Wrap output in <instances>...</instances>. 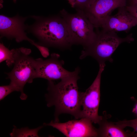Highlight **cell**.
Here are the masks:
<instances>
[{"label":"cell","instance_id":"obj_1","mask_svg":"<svg viewBox=\"0 0 137 137\" xmlns=\"http://www.w3.org/2000/svg\"><path fill=\"white\" fill-rule=\"evenodd\" d=\"M80 71L77 67L71 74L56 84L53 81H48L45 97L47 106L55 107L54 121L59 122V116L62 114H69L76 119L81 118L80 92L77 85Z\"/></svg>","mask_w":137,"mask_h":137},{"label":"cell","instance_id":"obj_2","mask_svg":"<svg viewBox=\"0 0 137 137\" xmlns=\"http://www.w3.org/2000/svg\"><path fill=\"white\" fill-rule=\"evenodd\" d=\"M33 31L39 44L46 47L66 50L73 45L67 25L61 16L41 19L34 27Z\"/></svg>","mask_w":137,"mask_h":137},{"label":"cell","instance_id":"obj_3","mask_svg":"<svg viewBox=\"0 0 137 137\" xmlns=\"http://www.w3.org/2000/svg\"><path fill=\"white\" fill-rule=\"evenodd\" d=\"M96 33V38L92 44L82 51L80 59L90 56L95 59L99 64L105 63L107 61L112 62L113 61L112 56L118 47L122 43H129L133 40L131 35L121 38L116 32L103 30Z\"/></svg>","mask_w":137,"mask_h":137},{"label":"cell","instance_id":"obj_4","mask_svg":"<svg viewBox=\"0 0 137 137\" xmlns=\"http://www.w3.org/2000/svg\"><path fill=\"white\" fill-rule=\"evenodd\" d=\"M14 49V66L7 73V78L21 92V99L25 100L27 96L24 92V86L27 83H32L35 78V59L29 56L31 52L30 49L21 47Z\"/></svg>","mask_w":137,"mask_h":137},{"label":"cell","instance_id":"obj_5","mask_svg":"<svg viewBox=\"0 0 137 137\" xmlns=\"http://www.w3.org/2000/svg\"><path fill=\"white\" fill-rule=\"evenodd\" d=\"M60 13L67 25L73 45H80L84 48L92 44L96 38V32L83 12L77 11L76 13L71 14L63 9Z\"/></svg>","mask_w":137,"mask_h":137},{"label":"cell","instance_id":"obj_6","mask_svg":"<svg viewBox=\"0 0 137 137\" xmlns=\"http://www.w3.org/2000/svg\"><path fill=\"white\" fill-rule=\"evenodd\" d=\"M105 66V63L99 64L98 73L92 84L84 92H80L82 108L81 118H87L93 123L98 124L103 118L98 115V112L101 75Z\"/></svg>","mask_w":137,"mask_h":137},{"label":"cell","instance_id":"obj_7","mask_svg":"<svg viewBox=\"0 0 137 137\" xmlns=\"http://www.w3.org/2000/svg\"><path fill=\"white\" fill-rule=\"evenodd\" d=\"M60 58L59 54L53 53L48 59H35V78L53 81L61 80L71 74L73 71H69L63 67L64 62Z\"/></svg>","mask_w":137,"mask_h":137},{"label":"cell","instance_id":"obj_8","mask_svg":"<svg viewBox=\"0 0 137 137\" xmlns=\"http://www.w3.org/2000/svg\"><path fill=\"white\" fill-rule=\"evenodd\" d=\"M92 123L87 118H81L63 123L52 121L43 125L56 129L66 137H98L97 129L93 126Z\"/></svg>","mask_w":137,"mask_h":137},{"label":"cell","instance_id":"obj_9","mask_svg":"<svg viewBox=\"0 0 137 137\" xmlns=\"http://www.w3.org/2000/svg\"><path fill=\"white\" fill-rule=\"evenodd\" d=\"M127 0H96L84 12L95 28L100 27L104 20L117 8L126 6Z\"/></svg>","mask_w":137,"mask_h":137},{"label":"cell","instance_id":"obj_10","mask_svg":"<svg viewBox=\"0 0 137 137\" xmlns=\"http://www.w3.org/2000/svg\"><path fill=\"white\" fill-rule=\"evenodd\" d=\"M126 6L119 8L117 13L109 15L104 20L100 27L103 30L115 32H128L137 25V20L128 11Z\"/></svg>","mask_w":137,"mask_h":137},{"label":"cell","instance_id":"obj_11","mask_svg":"<svg viewBox=\"0 0 137 137\" xmlns=\"http://www.w3.org/2000/svg\"><path fill=\"white\" fill-rule=\"evenodd\" d=\"M23 20L19 17L10 18L0 15V33L1 37L14 39L17 42L28 41L32 44L34 42L29 38L24 31Z\"/></svg>","mask_w":137,"mask_h":137},{"label":"cell","instance_id":"obj_12","mask_svg":"<svg viewBox=\"0 0 137 137\" xmlns=\"http://www.w3.org/2000/svg\"><path fill=\"white\" fill-rule=\"evenodd\" d=\"M98 125V137H128L133 136L135 134L134 131L130 133L125 132L120 125L115 123L109 122L103 118Z\"/></svg>","mask_w":137,"mask_h":137},{"label":"cell","instance_id":"obj_13","mask_svg":"<svg viewBox=\"0 0 137 137\" xmlns=\"http://www.w3.org/2000/svg\"><path fill=\"white\" fill-rule=\"evenodd\" d=\"M43 127L40 126L33 129H30L27 127L18 129L14 126L10 135L11 137H39L38 132Z\"/></svg>","mask_w":137,"mask_h":137},{"label":"cell","instance_id":"obj_14","mask_svg":"<svg viewBox=\"0 0 137 137\" xmlns=\"http://www.w3.org/2000/svg\"><path fill=\"white\" fill-rule=\"evenodd\" d=\"M5 61L7 65L10 66L14 61V49L9 50L2 43L0 44V63Z\"/></svg>","mask_w":137,"mask_h":137},{"label":"cell","instance_id":"obj_15","mask_svg":"<svg viewBox=\"0 0 137 137\" xmlns=\"http://www.w3.org/2000/svg\"><path fill=\"white\" fill-rule=\"evenodd\" d=\"M96 0H74V8L77 11L84 12L89 8Z\"/></svg>","mask_w":137,"mask_h":137},{"label":"cell","instance_id":"obj_16","mask_svg":"<svg viewBox=\"0 0 137 137\" xmlns=\"http://www.w3.org/2000/svg\"><path fill=\"white\" fill-rule=\"evenodd\" d=\"M18 91L17 88L11 83L0 87V100L3 99L8 95L14 91Z\"/></svg>","mask_w":137,"mask_h":137},{"label":"cell","instance_id":"obj_17","mask_svg":"<svg viewBox=\"0 0 137 137\" xmlns=\"http://www.w3.org/2000/svg\"><path fill=\"white\" fill-rule=\"evenodd\" d=\"M32 44L38 48L43 57L46 58L49 56V50L47 47L41 45L35 42Z\"/></svg>","mask_w":137,"mask_h":137},{"label":"cell","instance_id":"obj_18","mask_svg":"<svg viewBox=\"0 0 137 137\" xmlns=\"http://www.w3.org/2000/svg\"><path fill=\"white\" fill-rule=\"evenodd\" d=\"M126 7L128 11L137 20V6L128 5Z\"/></svg>","mask_w":137,"mask_h":137},{"label":"cell","instance_id":"obj_19","mask_svg":"<svg viewBox=\"0 0 137 137\" xmlns=\"http://www.w3.org/2000/svg\"><path fill=\"white\" fill-rule=\"evenodd\" d=\"M130 4L129 5L137 6V0H129Z\"/></svg>","mask_w":137,"mask_h":137},{"label":"cell","instance_id":"obj_20","mask_svg":"<svg viewBox=\"0 0 137 137\" xmlns=\"http://www.w3.org/2000/svg\"><path fill=\"white\" fill-rule=\"evenodd\" d=\"M67 1L71 5L72 7L74 8V0H67Z\"/></svg>","mask_w":137,"mask_h":137},{"label":"cell","instance_id":"obj_21","mask_svg":"<svg viewBox=\"0 0 137 137\" xmlns=\"http://www.w3.org/2000/svg\"><path fill=\"white\" fill-rule=\"evenodd\" d=\"M134 111L136 114H137V104L136 105L135 108L133 110Z\"/></svg>","mask_w":137,"mask_h":137},{"label":"cell","instance_id":"obj_22","mask_svg":"<svg viewBox=\"0 0 137 137\" xmlns=\"http://www.w3.org/2000/svg\"><path fill=\"white\" fill-rule=\"evenodd\" d=\"M13 0V1L15 2L16 1V0Z\"/></svg>","mask_w":137,"mask_h":137}]
</instances>
